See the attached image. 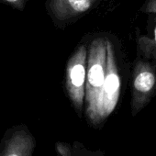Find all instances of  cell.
I'll list each match as a JSON object with an SVG mask.
<instances>
[{
    "label": "cell",
    "mask_w": 156,
    "mask_h": 156,
    "mask_svg": "<svg viewBox=\"0 0 156 156\" xmlns=\"http://www.w3.org/2000/svg\"><path fill=\"white\" fill-rule=\"evenodd\" d=\"M107 73V40L98 38L92 41L88 50L86 85V115L88 122L92 119Z\"/></svg>",
    "instance_id": "6da1fadb"
},
{
    "label": "cell",
    "mask_w": 156,
    "mask_h": 156,
    "mask_svg": "<svg viewBox=\"0 0 156 156\" xmlns=\"http://www.w3.org/2000/svg\"><path fill=\"white\" fill-rule=\"evenodd\" d=\"M120 95V77L112 43L107 40V73L94 115L89 123L102 124L114 111Z\"/></svg>",
    "instance_id": "7a4b0ae2"
},
{
    "label": "cell",
    "mask_w": 156,
    "mask_h": 156,
    "mask_svg": "<svg viewBox=\"0 0 156 156\" xmlns=\"http://www.w3.org/2000/svg\"><path fill=\"white\" fill-rule=\"evenodd\" d=\"M87 57V49L82 44L75 50L66 65V92L73 108L78 113H81L85 104Z\"/></svg>",
    "instance_id": "3957f363"
},
{
    "label": "cell",
    "mask_w": 156,
    "mask_h": 156,
    "mask_svg": "<svg viewBox=\"0 0 156 156\" xmlns=\"http://www.w3.org/2000/svg\"><path fill=\"white\" fill-rule=\"evenodd\" d=\"M156 87V73L151 65L145 62H139L132 76L131 112L135 116L151 100Z\"/></svg>",
    "instance_id": "277c9868"
},
{
    "label": "cell",
    "mask_w": 156,
    "mask_h": 156,
    "mask_svg": "<svg viewBox=\"0 0 156 156\" xmlns=\"http://www.w3.org/2000/svg\"><path fill=\"white\" fill-rule=\"evenodd\" d=\"M34 147L35 140L30 131L18 128L6 138L0 149V156H32Z\"/></svg>",
    "instance_id": "5b68a950"
},
{
    "label": "cell",
    "mask_w": 156,
    "mask_h": 156,
    "mask_svg": "<svg viewBox=\"0 0 156 156\" xmlns=\"http://www.w3.org/2000/svg\"><path fill=\"white\" fill-rule=\"evenodd\" d=\"M98 0H50L51 13L59 20H65L79 16L94 5Z\"/></svg>",
    "instance_id": "8992f818"
},
{
    "label": "cell",
    "mask_w": 156,
    "mask_h": 156,
    "mask_svg": "<svg viewBox=\"0 0 156 156\" xmlns=\"http://www.w3.org/2000/svg\"><path fill=\"white\" fill-rule=\"evenodd\" d=\"M55 147H56V151L60 156H73L71 147L67 143L57 142Z\"/></svg>",
    "instance_id": "52a82bcc"
},
{
    "label": "cell",
    "mask_w": 156,
    "mask_h": 156,
    "mask_svg": "<svg viewBox=\"0 0 156 156\" xmlns=\"http://www.w3.org/2000/svg\"><path fill=\"white\" fill-rule=\"evenodd\" d=\"M0 2H3L6 4L10 5L11 7L22 10L25 7L26 4V0H0Z\"/></svg>",
    "instance_id": "ba28073f"
},
{
    "label": "cell",
    "mask_w": 156,
    "mask_h": 156,
    "mask_svg": "<svg viewBox=\"0 0 156 156\" xmlns=\"http://www.w3.org/2000/svg\"><path fill=\"white\" fill-rule=\"evenodd\" d=\"M144 11L156 14V0H149Z\"/></svg>",
    "instance_id": "9c48e42d"
},
{
    "label": "cell",
    "mask_w": 156,
    "mask_h": 156,
    "mask_svg": "<svg viewBox=\"0 0 156 156\" xmlns=\"http://www.w3.org/2000/svg\"><path fill=\"white\" fill-rule=\"evenodd\" d=\"M154 47H155V51H156V27L154 30Z\"/></svg>",
    "instance_id": "30bf717a"
},
{
    "label": "cell",
    "mask_w": 156,
    "mask_h": 156,
    "mask_svg": "<svg viewBox=\"0 0 156 156\" xmlns=\"http://www.w3.org/2000/svg\"><path fill=\"white\" fill-rule=\"evenodd\" d=\"M72 153H73V151H72ZM73 156H78V155H77L76 153H75V155H74V153H73Z\"/></svg>",
    "instance_id": "8fae6325"
}]
</instances>
